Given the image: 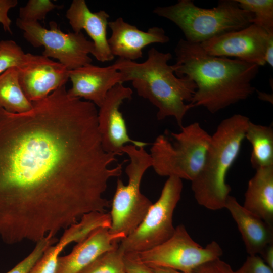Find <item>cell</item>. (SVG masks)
<instances>
[{
	"label": "cell",
	"mask_w": 273,
	"mask_h": 273,
	"mask_svg": "<svg viewBox=\"0 0 273 273\" xmlns=\"http://www.w3.org/2000/svg\"><path fill=\"white\" fill-rule=\"evenodd\" d=\"M21 113L0 108V238L13 245L55 237L105 212L109 180L122 174L104 150L96 106L64 85Z\"/></svg>",
	"instance_id": "1"
},
{
	"label": "cell",
	"mask_w": 273,
	"mask_h": 273,
	"mask_svg": "<svg viewBox=\"0 0 273 273\" xmlns=\"http://www.w3.org/2000/svg\"><path fill=\"white\" fill-rule=\"evenodd\" d=\"M174 52V74L190 78L197 86L189 103L192 108L202 106L215 113L247 99L255 90L252 81L260 67L256 64L209 55L200 43L183 38Z\"/></svg>",
	"instance_id": "2"
},
{
	"label": "cell",
	"mask_w": 273,
	"mask_h": 273,
	"mask_svg": "<svg viewBox=\"0 0 273 273\" xmlns=\"http://www.w3.org/2000/svg\"><path fill=\"white\" fill-rule=\"evenodd\" d=\"M171 58V53L152 48L144 62L118 58L113 65L121 73L123 82L131 81L139 96L157 108L158 120L173 117L181 128L186 114L192 108L189 103L197 86L190 78L175 75L168 64Z\"/></svg>",
	"instance_id": "3"
},
{
	"label": "cell",
	"mask_w": 273,
	"mask_h": 273,
	"mask_svg": "<svg viewBox=\"0 0 273 273\" xmlns=\"http://www.w3.org/2000/svg\"><path fill=\"white\" fill-rule=\"evenodd\" d=\"M249 120L234 114L223 120L211 135L202 168L191 181L196 201L209 210L225 208L231 191L227 173L239 154Z\"/></svg>",
	"instance_id": "4"
},
{
	"label": "cell",
	"mask_w": 273,
	"mask_h": 273,
	"mask_svg": "<svg viewBox=\"0 0 273 273\" xmlns=\"http://www.w3.org/2000/svg\"><path fill=\"white\" fill-rule=\"evenodd\" d=\"M153 12L174 23L185 40L197 43L245 28L254 18L252 13L241 8L237 0H221L211 9L199 7L191 0H179L174 5L157 7Z\"/></svg>",
	"instance_id": "5"
},
{
	"label": "cell",
	"mask_w": 273,
	"mask_h": 273,
	"mask_svg": "<svg viewBox=\"0 0 273 273\" xmlns=\"http://www.w3.org/2000/svg\"><path fill=\"white\" fill-rule=\"evenodd\" d=\"M211 135L198 122L158 135L150 149L155 172L192 181L202 168Z\"/></svg>",
	"instance_id": "6"
},
{
	"label": "cell",
	"mask_w": 273,
	"mask_h": 273,
	"mask_svg": "<svg viewBox=\"0 0 273 273\" xmlns=\"http://www.w3.org/2000/svg\"><path fill=\"white\" fill-rule=\"evenodd\" d=\"M123 153L129 157L125 168L128 183L118 179L110 213L112 233H123L126 237L141 223L153 203L140 190L141 183L147 170L152 167V159L144 147L125 145Z\"/></svg>",
	"instance_id": "7"
},
{
	"label": "cell",
	"mask_w": 273,
	"mask_h": 273,
	"mask_svg": "<svg viewBox=\"0 0 273 273\" xmlns=\"http://www.w3.org/2000/svg\"><path fill=\"white\" fill-rule=\"evenodd\" d=\"M183 188L182 179L168 177L159 198L152 204L141 223L119 242V246L125 254L148 250L172 236L175 229L173 213L180 199Z\"/></svg>",
	"instance_id": "8"
},
{
	"label": "cell",
	"mask_w": 273,
	"mask_h": 273,
	"mask_svg": "<svg viewBox=\"0 0 273 273\" xmlns=\"http://www.w3.org/2000/svg\"><path fill=\"white\" fill-rule=\"evenodd\" d=\"M17 26L33 47H44L42 55L56 59L69 70L90 64L94 45L82 32L64 33L55 21L49 22V29L39 22H25L17 18Z\"/></svg>",
	"instance_id": "9"
},
{
	"label": "cell",
	"mask_w": 273,
	"mask_h": 273,
	"mask_svg": "<svg viewBox=\"0 0 273 273\" xmlns=\"http://www.w3.org/2000/svg\"><path fill=\"white\" fill-rule=\"evenodd\" d=\"M136 254L138 259L150 268L162 267L189 272L220 257L223 251L216 241L205 247L195 242L183 224L175 227L172 236L163 243Z\"/></svg>",
	"instance_id": "10"
},
{
	"label": "cell",
	"mask_w": 273,
	"mask_h": 273,
	"mask_svg": "<svg viewBox=\"0 0 273 273\" xmlns=\"http://www.w3.org/2000/svg\"><path fill=\"white\" fill-rule=\"evenodd\" d=\"M272 37L273 34L251 24L242 29L215 36L200 44L209 55L235 57L260 66L266 64L265 51Z\"/></svg>",
	"instance_id": "11"
},
{
	"label": "cell",
	"mask_w": 273,
	"mask_h": 273,
	"mask_svg": "<svg viewBox=\"0 0 273 273\" xmlns=\"http://www.w3.org/2000/svg\"><path fill=\"white\" fill-rule=\"evenodd\" d=\"M132 93L130 87L118 83L109 91L99 107L98 129L102 146L107 152L121 155L123 148L128 143L139 148L148 145L130 138L125 119L119 110L124 100L132 98Z\"/></svg>",
	"instance_id": "12"
},
{
	"label": "cell",
	"mask_w": 273,
	"mask_h": 273,
	"mask_svg": "<svg viewBox=\"0 0 273 273\" xmlns=\"http://www.w3.org/2000/svg\"><path fill=\"white\" fill-rule=\"evenodd\" d=\"M17 70L21 87L31 102L43 99L65 85L70 71L58 61L31 53H26L24 63Z\"/></svg>",
	"instance_id": "13"
},
{
	"label": "cell",
	"mask_w": 273,
	"mask_h": 273,
	"mask_svg": "<svg viewBox=\"0 0 273 273\" xmlns=\"http://www.w3.org/2000/svg\"><path fill=\"white\" fill-rule=\"evenodd\" d=\"M108 26L111 31L108 39L111 52L121 59L134 61L142 58V50L147 46L169 41L162 28L154 26L144 31L126 22L121 17L109 21Z\"/></svg>",
	"instance_id": "14"
},
{
	"label": "cell",
	"mask_w": 273,
	"mask_h": 273,
	"mask_svg": "<svg viewBox=\"0 0 273 273\" xmlns=\"http://www.w3.org/2000/svg\"><path fill=\"white\" fill-rule=\"evenodd\" d=\"M72 87L67 90L72 97L84 98L100 107L110 90L123 83L121 73L113 65L100 67L92 64L69 71Z\"/></svg>",
	"instance_id": "15"
},
{
	"label": "cell",
	"mask_w": 273,
	"mask_h": 273,
	"mask_svg": "<svg viewBox=\"0 0 273 273\" xmlns=\"http://www.w3.org/2000/svg\"><path fill=\"white\" fill-rule=\"evenodd\" d=\"M73 31H86L94 45L93 56L99 61H110L114 58L108 43L107 28L109 15L104 10L92 12L84 0H73L66 12Z\"/></svg>",
	"instance_id": "16"
},
{
	"label": "cell",
	"mask_w": 273,
	"mask_h": 273,
	"mask_svg": "<svg viewBox=\"0 0 273 273\" xmlns=\"http://www.w3.org/2000/svg\"><path fill=\"white\" fill-rule=\"evenodd\" d=\"M126 236L101 228L77 243L67 255L59 256L55 273H79L104 253L117 247Z\"/></svg>",
	"instance_id": "17"
},
{
	"label": "cell",
	"mask_w": 273,
	"mask_h": 273,
	"mask_svg": "<svg viewBox=\"0 0 273 273\" xmlns=\"http://www.w3.org/2000/svg\"><path fill=\"white\" fill-rule=\"evenodd\" d=\"M237 224L249 256L258 255L273 243V226L246 209L229 195L225 208Z\"/></svg>",
	"instance_id": "18"
},
{
	"label": "cell",
	"mask_w": 273,
	"mask_h": 273,
	"mask_svg": "<svg viewBox=\"0 0 273 273\" xmlns=\"http://www.w3.org/2000/svg\"><path fill=\"white\" fill-rule=\"evenodd\" d=\"M243 206L273 226V166L256 170L248 182Z\"/></svg>",
	"instance_id": "19"
},
{
	"label": "cell",
	"mask_w": 273,
	"mask_h": 273,
	"mask_svg": "<svg viewBox=\"0 0 273 273\" xmlns=\"http://www.w3.org/2000/svg\"><path fill=\"white\" fill-rule=\"evenodd\" d=\"M252 147L250 157L255 169L273 166V129L249 120L245 135Z\"/></svg>",
	"instance_id": "20"
},
{
	"label": "cell",
	"mask_w": 273,
	"mask_h": 273,
	"mask_svg": "<svg viewBox=\"0 0 273 273\" xmlns=\"http://www.w3.org/2000/svg\"><path fill=\"white\" fill-rule=\"evenodd\" d=\"M32 107L20 85L18 70L12 67L0 75V108L13 113L28 111Z\"/></svg>",
	"instance_id": "21"
},
{
	"label": "cell",
	"mask_w": 273,
	"mask_h": 273,
	"mask_svg": "<svg viewBox=\"0 0 273 273\" xmlns=\"http://www.w3.org/2000/svg\"><path fill=\"white\" fill-rule=\"evenodd\" d=\"M124 255L118 245L101 255L79 273H120L125 270Z\"/></svg>",
	"instance_id": "22"
},
{
	"label": "cell",
	"mask_w": 273,
	"mask_h": 273,
	"mask_svg": "<svg viewBox=\"0 0 273 273\" xmlns=\"http://www.w3.org/2000/svg\"><path fill=\"white\" fill-rule=\"evenodd\" d=\"M243 10L254 15L252 24L264 29L269 34H273L272 0H237Z\"/></svg>",
	"instance_id": "23"
},
{
	"label": "cell",
	"mask_w": 273,
	"mask_h": 273,
	"mask_svg": "<svg viewBox=\"0 0 273 273\" xmlns=\"http://www.w3.org/2000/svg\"><path fill=\"white\" fill-rule=\"evenodd\" d=\"M26 58L21 47L12 40H0V75L12 67H20Z\"/></svg>",
	"instance_id": "24"
},
{
	"label": "cell",
	"mask_w": 273,
	"mask_h": 273,
	"mask_svg": "<svg viewBox=\"0 0 273 273\" xmlns=\"http://www.w3.org/2000/svg\"><path fill=\"white\" fill-rule=\"evenodd\" d=\"M62 6L50 0H29L25 6L19 8L18 18L25 22H38L43 20L50 12Z\"/></svg>",
	"instance_id": "25"
},
{
	"label": "cell",
	"mask_w": 273,
	"mask_h": 273,
	"mask_svg": "<svg viewBox=\"0 0 273 273\" xmlns=\"http://www.w3.org/2000/svg\"><path fill=\"white\" fill-rule=\"evenodd\" d=\"M57 241V239L51 235L39 241L32 252L7 273H28L42 256L46 250Z\"/></svg>",
	"instance_id": "26"
},
{
	"label": "cell",
	"mask_w": 273,
	"mask_h": 273,
	"mask_svg": "<svg viewBox=\"0 0 273 273\" xmlns=\"http://www.w3.org/2000/svg\"><path fill=\"white\" fill-rule=\"evenodd\" d=\"M59 256L48 247L28 273H55Z\"/></svg>",
	"instance_id": "27"
},
{
	"label": "cell",
	"mask_w": 273,
	"mask_h": 273,
	"mask_svg": "<svg viewBox=\"0 0 273 273\" xmlns=\"http://www.w3.org/2000/svg\"><path fill=\"white\" fill-rule=\"evenodd\" d=\"M233 273H273V269L258 255H249L243 265Z\"/></svg>",
	"instance_id": "28"
},
{
	"label": "cell",
	"mask_w": 273,
	"mask_h": 273,
	"mask_svg": "<svg viewBox=\"0 0 273 273\" xmlns=\"http://www.w3.org/2000/svg\"><path fill=\"white\" fill-rule=\"evenodd\" d=\"M234 270L220 258L207 262L194 269L193 273H233Z\"/></svg>",
	"instance_id": "29"
},
{
	"label": "cell",
	"mask_w": 273,
	"mask_h": 273,
	"mask_svg": "<svg viewBox=\"0 0 273 273\" xmlns=\"http://www.w3.org/2000/svg\"><path fill=\"white\" fill-rule=\"evenodd\" d=\"M124 266L126 273H155L150 267L140 261L135 253L125 254Z\"/></svg>",
	"instance_id": "30"
},
{
	"label": "cell",
	"mask_w": 273,
	"mask_h": 273,
	"mask_svg": "<svg viewBox=\"0 0 273 273\" xmlns=\"http://www.w3.org/2000/svg\"><path fill=\"white\" fill-rule=\"evenodd\" d=\"M17 0H0V23L5 32L12 34V20L8 16L9 11L18 4Z\"/></svg>",
	"instance_id": "31"
},
{
	"label": "cell",
	"mask_w": 273,
	"mask_h": 273,
	"mask_svg": "<svg viewBox=\"0 0 273 273\" xmlns=\"http://www.w3.org/2000/svg\"><path fill=\"white\" fill-rule=\"evenodd\" d=\"M260 255L264 263L273 269V243L265 247Z\"/></svg>",
	"instance_id": "32"
},
{
	"label": "cell",
	"mask_w": 273,
	"mask_h": 273,
	"mask_svg": "<svg viewBox=\"0 0 273 273\" xmlns=\"http://www.w3.org/2000/svg\"><path fill=\"white\" fill-rule=\"evenodd\" d=\"M265 61L266 64H268L270 66H273V37L270 38L265 51Z\"/></svg>",
	"instance_id": "33"
},
{
	"label": "cell",
	"mask_w": 273,
	"mask_h": 273,
	"mask_svg": "<svg viewBox=\"0 0 273 273\" xmlns=\"http://www.w3.org/2000/svg\"><path fill=\"white\" fill-rule=\"evenodd\" d=\"M151 268L155 273H193L192 271L185 272L172 269L162 267H154Z\"/></svg>",
	"instance_id": "34"
},
{
	"label": "cell",
	"mask_w": 273,
	"mask_h": 273,
	"mask_svg": "<svg viewBox=\"0 0 273 273\" xmlns=\"http://www.w3.org/2000/svg\"><path fill=\"white\" fill-rule=\"evenodd\" d=\"M258 98L264 101H268L272 103V95L268 94L265 93L257 91Z\"/></svg>",
	"instance_id": "35"
},
{
	"label": "cell",
	"mask_w": 273,
	"mask_h": 273,
	"mask_svg": "<svg viewBox=\"0 0 273 273\" xmlns=\"http://www.w3.org/2000/svg\"><path fill=\"white\" fill-rule=\"evenodd\" d=\"M120 273H126V271L125 270H124V271H122V272H121Z\"/></svg>",
	"instance_id": "36"
}]
</instances>
